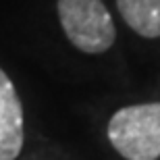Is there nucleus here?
I'll return each mask as SVG.
<instances>
[{"mask_svg":"<svg viewBox=\"0 0 160 160\" xmlns=\"http://www.w3.org/2000/svg\"><path fill=\"white\" fill-rule=\"evenodd\" d=\"M123 21L137 36L160 38V0H117Z\"/></svg>","mask_w":160,"mask_h":160,"instance_id":"4","label":"nucleus"},{"mask_svg":"<svg viewBox=\"0 0 160 160\" xmlns=\"http://www.w3.org/2000/svg\"><path fill=\"white\" fill-rule=\"evenodd\" d=\"M23 142V104L15 83L0 69V160H17Z\"/></svg>","mask_w":160,"mask_h":160,"instance_id":"3","label":"nucleus"},{"mask_svg":"<svg viewBox=\"0 0 160 160\" xmlns=\"http://www.w3.org/2000/svg\"><path fill=\"white\" fill-rule=\"evenodd\" d=\"M58 21L67 40L85 54H102L114 44L117 29L102 0H58Z\"/></svg>","mask_w":160,"mask_h":160,"instance_id":"2","label":"nucleus"},{"mask_svg":"<svg viewBox=\"0 0 160 160\" xmlns=\"http://www.w3.org/2000/svg\"><path fill=\"white\" fill-rule=\"evenodd\" d=\"M108 142L125 160L160 158V102L131 104L110 117Z\"/></svg>","mask_w":160,"mask_h":160,"instance_id":"1","label":"nucleus"}]
</instances>
